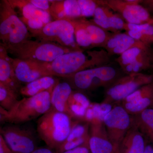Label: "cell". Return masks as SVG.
I'll list each match as a JSON object with an SVG mask.
<instances>
[{
    "instance_id": "603a6c76",
    "label": "cell",
    "mask_w": 153,
    "mask_h": 153,
    "mask_svg": "<svg viewBox=\"0 0 153 153\" xmlns=\"http://www.w3.org/2000/svg\"><path fill=\"white\" fill-rule=\"evenodd\" d=\"M81 21L90 36L92 48L104 47L107 41L112 35H110L107 33V31L102 29L93 22H89L82 18H81Z\"/></svg>"
},
{
    "instance_id": "6da1fadb",
    "label": "cell",
    "mask_w": 153,
    "mask_h": 153,
    "mask_svg": "<svg viewBox=\"0 0 153 153\" xmlns=\"http://www.w3.org/2000/svg\"><path fill=\"white\" fill-rule=\"evenodd\" d=\"M109 55L105 49L75 51L59 56L50 63H44L49 75L68 78L79 71L105 66Z\"/></svg>"
},
{
    "instance_id": "836d02e7",
    "label": "cell",
    "mask_w": 153,
    "mask_h": 153,
    "mask_svg": "<svg viewBox=\"0 0 153 153\" xmlns=\"http://www.w3.org/2000/svg\"><path fill=\"white\" fill-rule=\"evenodd\" d=\"M31 153H56L54 152L52 149L49 148H40L36 149V150Z\"/></svg>"
},
{
    "instance_id": "e0dca14e",
    "label": "cell",
    "mask_w": 153,
    "mask_h": 153,
    "mask_svg": "<svg viewBox=\"0 0 153 153\" xmlns=\"http://www.w3.org/2000/svg\"><path fill=\"white\" fill-rule=\"evenodd\" d=\"M72 92L71 85L68 82H58L52 91L51 104L52 108L66 114L74 119L68 104V99Z\"/></svg>"
},
{
    "instance_id": "7402d4cb",
    "label": "cell",
    "mask_w": 153,
    "mask_h": 153,
    "mask_svg": "<svg viewBox=\"0 0 153 153\" xmlns=\"http://www.w3.org/2000/svg\"><path fill=\"white\" fill-rule=\"evenodd\" d=\"M124 30L126 33L132 38L141 41L149 47L153 43V25H136L126 22Z\"/></svg>"
},
{
    "instance_id": "d6986e66",
    "label": "cell",
    "mask_w": 153,
    "mask_h": 153,
    "mask_svg": "<svg viewBox=\"0 0 153 153\" xmlns=\"http://www.w3.org/2000/svg\"><path fill=\"white\" fill-rule=\"evenodd\" d=\"M14 9H18L22 15L21 19H39L45 25L51 22L49 12L37 8L29 2V0H8Z\"/></svg>"
},
{
    "instance_id": "ac0fdd59",
    "label": "cell",
    "mask_w": 153,
    "mask_h": 153,
    "mask_svg": "<svg viewBox=\"0 0 153 153\" xmlns=\"http://www.w3.org/2000/svg\"><path fill=\"white\" fill-rule=\"evenodd\" d=\"M146 145L144 136L136 127L132 126L119 148L121 153H143Z\"/></svg>"
},
{
    "instance_id": "277c9868",
    "label": "cell",
    "mask_w": 153,
    "mask_h": 153,
    "mask_svg": "<svg viewBox=\"0 0 153 153\" xmlns=\"http://www.w3.org/2000/svg\"><path fill=\"white\" fill-rule=\"evenodd\" d=\"M4 47L18 59L43 63H50L63 54L76 51L57 43L30 39Z\"/></svg>"
},
{
    "instance_id": "4fadbf2b",
    "label": "cell",
    "mask_w": 153,
    "mask_h": 153,
    "mask_svg": "<svg viewBox=\"0 0 153 153\" xmlns=\"http://www.w3.org/2000/svg\"><path fill=\"white\" fill-rule=\"evenodd\" d=\"M11 63L17 79L26 84L45 76H50L44 63L11 57Z\"/></svg>"
},
{
    "instance_id": "f546056e",
    "label": "cell",
    "mask_w": 153,
    "mask_h": 153,
    "mask_svg": "<svg viewBox=\"0 0 153 153\" xmlns=\"http://www.w3.org/2000/svg\"><path fill=\"white\" fill-rule=\"evenodd\" d=\"M21 19L26 25L28 30H39L46 25L44 22L39 19Z\"/></svg>"
},
{
    "instance_id": "9a60e30c",
    "label": "cell",
    "mask_w": 153,
    "mask_h": 153,
    "mask_svg": "<svg viewBox=\"0 0 153 153\" xmlns=\"http://www.w3.org/2000/svg\"><path fill=\"white\" fill-rule=\"evenodd\" d=\"M14 73L11 63V57L5 48L0 45V84L20 94L23 87Z\"/></svg>"
},
{
    "instance_id": "e575fe53",
    "label": "cell",
    "mask_w": 153,
    "mask_h": 153,
    "mask_svg": "<svg viewBox=\"0 0 153 153\" xmlns=\"http://www.w3.org/2000/svg\"><path fill=\"white\" fill-rule=\"evenodd\" d=\"M143 153H153V146L147 144Z\"/></svg>"
},
{
    "instance_id": "52a82bcc",
    "label": "cell",
    "mask_w": 153,
    "mask_h": 153,
    "mask_svg": "<svg viewBox=\"0 0 153 153\" xmlns=\"http://www.w3.org/2000/svg\"><path fill=\"white\" fill-rule=\"evenodd\" d=\"M120 77L115 68L105 65L79 71L68 79L77 89L85 91L108 88Z\"/></svg>"
},
{
    "instance_id": "8d00e7d4",
    "label": "cell",
    "mask_w": 153,
    "mask_h": 153,
    "mask_svg": "<svg viewBox=\"0 0 153 153\" xmlns=\"http://www.w3.org/2000/svg\"><path fill=\"white\" fill-rule=\"evenodd\" d=\"M152 108H153V105L152 107Z\"/></svg>"
},
{
    "instance_id": "2e32d148",
    "label": "cell",
    "mask_w": 153,
    "mask_h": 153,
    "mask_svg": "<svg viewBox=\"0 0 153 153\" xmlns=\"http://www.w3.org/2000/svg\"><path fill=\"white\" fill-rule=\"evenodd\" d=\"M49 13L55 20L82 18L77 0L50 1Z\"/></svg>"
},
{
    "instance_id": "30bf717a",
    "label": "cell",
    "mask_w": 153,
    "mask_h": 153,
    "mask_svg": "<svg viewBox=\"0 0 153 153\" xmlns=\"http://www.w3.org/2000/svg\"><path fill=\"white\" fill-rule=\"evenodd\" d=\"M132 117L122 105H116L107 113L102 121L110 139L119 147L122 141L132 126Z\"/></svg>"
},
{
    "instance_id": "9c48e42d",
    "label": "cell",
    "mask_w": 153,
    "mask_h": 153,
    "mask_svg": "<svg viewBox=\"0 0 153 153\" xmlns=\"http://www.w3.org/2000/svg\"><path fill=\"white\" fill-rule=\"evenodd\" d=\"M0 133L14 153H31L38 148L35 134L29 128L10 124L1 127Z\"/></svg>"
},
{
    "instance_id": "83f0119b",
    "label": "cell",
    "mask_w": 153,
    "mask_h": 153,
    "mask_svg": "<svg viewBox=\"0 0 153 153\" xmlns=\"http://www.w3.org/2000/svg\"><path fill=\"white\" fill-rule=\"evenodd\" d=\"M82 18L94 16L98 4L95 1L77 0Z\"/></svg>"
},
{
    "instance_id": "44dd1931",
    "label": "cell",
    "mask_w": 153,
    "mask_h": 153,
    "mask_svg": "<svg viewBox=\"0 0 153 153\" xmlns=\"http://www.w3.org/2000/svg\"><path fill=\"white\" fill-rule=\"evenodd\" d=\"M132 126L153 143V108H150L132 117Z\"/></svg>"
},
{
    "instance_id": "ba28073f",
    "label": "cell",
    "mask_w": 153,
    "mask_h": 153,
    "mask_svg": "<svg viewBox=\"0 0 153 153\" xmlns=\"http://www.w3.org/2000/svg\"><path fill=\"white\" fill-rule=\"evenodd\" d=\"M153 82V75L142 73L120 77L107 88L102 104L110 105L123 101L138 89Z\"/></svg>"
},
{
    "instance_id": "7c38bea8",
    "label": "cell",
    "mask_w": 153,
    "mask_h": 153,
    "mask_svg": "<svg viewBox=\"0 0 153 153\" xmlns=\"http://www.w3.org/2000/svg\"><path fill=\"white\" fill-rule=\"evenodd\" d=\"M122 105L131 115L139 114L153 105V82L138 89L122 102Z\"/></svg>"
},
{
    "instance_id": "7a4b0ae2",
    "label": "cell",
    "mask_w": 153,
    "mask_h": 153,
    "mask_svg": "<svg viewBox=\"0 0 153 153\" xmlns=\"http://www.w3.org/2000/svg\"><path fill=\"white\" fill-rule=\"evenodd\" d=\"M54 88L19 100L9 111L0 107L1 122L22 124L41 117L51 108V95Z\"/></svg>"
},
{
    "instance_id": "5bb4252c",
    "label": "cell",
    "mask_w": 153,
    "mask_h": 153,
    "mask_svg": "<svg viewBox=\"0 0 153 153\" xmlns=\"http://www.w3.org/2000/svg\"><path fill=\"white\" fill-rule=\"evenodd\" d=\"M134 47L150 50V47L141 41L135 40L126 33H117L112 35L103 48L110 56L114 55H121L127 50Z\"/></svg>"
},
{
    "instance_id": "d590c367",
    "label": "cell",
    "mask_w": 153,
    "mask_h": 153,
    "mask_svg": "<svg viewBox=\"0 0 153 153\" xmlns=\"http://www.w3.org/2000/svg\"><path fill=\"white\" fill-rule=\"evenodd\" d=\"M112 153H121L120 151L119 150V147L117 148Z\"/></svg>"
},
{
    "instance_id": "4316f807",
    "label": "cell",
    "mask_w": 153,
    "mask_h": 153,
    "mask_svg": "<svg viewBox=\"0 0 153 153\" xmlns=\"http://www.w3.org/2000/svg\"><path fill=\"white\" fill-rule=\"evenodd\" d=\"M151 54H147L137 59L131 64L122 68L127 74L141 73V71L151 66Z\"/></svg>"
},
{
    "instance_id": "4dcf8cb0",
    "label": "cell",
    "mask_w": 153,
    "mask_h": 153,
    "mask_svg": "<svg viewBox=\"0 0 153 153\" xmlns=\"http://www.w3.org/2000/svg\"><path fill=\"white\" fill-rule=\"evenodd\" d=\"M31 4L43 10L49 12L50 6L49 5L50 1L47 0H29Z\"/></svg>"
},
{
    "instance_id": "8992f818",
    "label": "cell",
    "mask_w": 153,
    "mask_h": 153,
    "mask_svg": "<svg viewBox=\"0 0 153 153\" xmlns=\"http://www.w3.org/2000/svg\"><path fill=\"white\" fill-rule=\"evenodd\" d=\"M28 30L31 36L39 41L57 43L76 51L83 50L76 43L74 27L68 19L52 21L39 30Z\"/></svg>"
},
{
    "instance_id": "3957f363",
    "label": "cell",
    "mask_w": 153,
    "mask_h": 153,
    "mask_svg": "<svg viewBox=\"0 0 153 153\" xmlns=\"http://www.w3.org/2000/svg\"><path fill=\"white\" fill-rule=\"evenodd\" d=\"M68 114L51 108L38 119V136L51 149L57 150L67 138L75 121Z\"/></svg>"
},
{
    "instance_id": "8fae6325",
    "label": "cell",
    "mask_w": 153,
    "mask_h": 153,
    "mask_svg": "<svg viewBox=\"0 0 153 153\" xmlns=\"http://www.w3.org/2000/svg\"><path fill=\"white\" fill-rule=\"evenodd\" d=\"M88 147L90 153H112L118 147L111 142L103 121L96 118L89 123Z\"/></svg>"
},
{
    "instance_id": "d4e9b609",
    "label": "cell",
    "mask_w": 153,
    "mask_h": 153,
    "mask_svg": "<svg viewBox=\"0 0 153 153\" xmlns=\"http://www.w3.org/2000/svg\"><path fill=\"white\" fill-rule=\"evenodd\" d=\"M147 54H151L150 50H146L137 47H134L127 50L120 55L117 59V61L122 68L131 64L140 57Z\"/></svg>"
},
{
    "instance_id": "5b68a950",
    "label": "cell",
    "mask_w": 153,
    "mask_h": 153,
    "mask_svg": "<svg viewBox=\"0 0 153 153\" xmlns=\"http://www.w3.org/2000/svg\"><path fill=\"white\" fill-rule=\"evenodd\" d=\"M27 27L8 0L0 2L1 45L6 47L20 44L31 37Z\"/></svg>"
},
{
    "instance_id": "f1b7e54d",
    "label": "cell",
    "mask_w": 153,
    "mask_h": 153,
    "mask_svg": "<svg viewBox=\"0 0 153 153\" xmlns=\"http://www.w3.org/2000/svg\"><path fill=\"white\" fill-rule=\"evenodd\" d=\"M69 99L74 102L77 104L82 105L86 109H87L91 104L88 99L85 95L80 92L73 91L69 97Z\"/></svg>"
},
{
    "instance_id": "484cf974",
    "label": "cell",
    "mask_w": 153,
    "mask_h": 153,
    "mask_svg": "<svg viewBox=\"0 0 153 153\" xmlns=\"http://www.w3.org/2000/svg\"><path fill=\"white\" fill-rule=\"evenodd\" d=\"M19 94L4 85L0 84V105L7 111H9L19 102Z\"/></svg>"
},
{
    "instance_id": "ffe728a7",
    "label": "cell",
    "mask_w": 153,
    "mask_h": 153,
    "mask_svg": "<svg viewBox=\"0 0 153 153\" xmlns=\"http://www.w3.org/2000/svg\"><path fill=\"white\" fill-rule=\"evenodd\" d=\"M59 82L54 76H43L22 87L20 94L27 97L33 96L54 88Z\"/></svg>"
},
{
    "instance_id": "cb8c5ba5",
    "label": "cell",
    "mask_w": 153,
    "mask_h": 153,
    "mask_svg": "<svg viewBox=\"0 0 153 153\" xmlns=\"http://www.w3.org/2000/svg\"><path fill=\"white\" fill-rule=\"evenodd\" d=\"M81 18L66 19L69 20L74 27L75 40L78 46L85 49H92L91 39L82 25Z\"/></svg>"
},
{
    "instance_id": "1f68e13d",
    "label": "cell",
    "mask_w": 153,
    "mask_h": 153,
    "mask_svg": "<svg viewBox=\"0 0 153 153\" xmlns=\"http://www.w3.org/2000/svg\"><path fill=\"white\" fill-rule=\"evenodd\" d=\"M62 153H90L88 145H83Z\"/></svg>"
},
{
    "instance_id": "d6a6232c",
    "label": "cell",
    "mask_w": 153,
    "mask_h": 153,
    "mask_svg": "<svg viewBox=\"0 0 153 153\" xmlns=\"http://www.w3.org/2000/svg\"><path fill=\"white\" fill-rule=\"evenodd\" d=\"M0 153H14L0 134Z\"/></svg>"
}]
</instances>
